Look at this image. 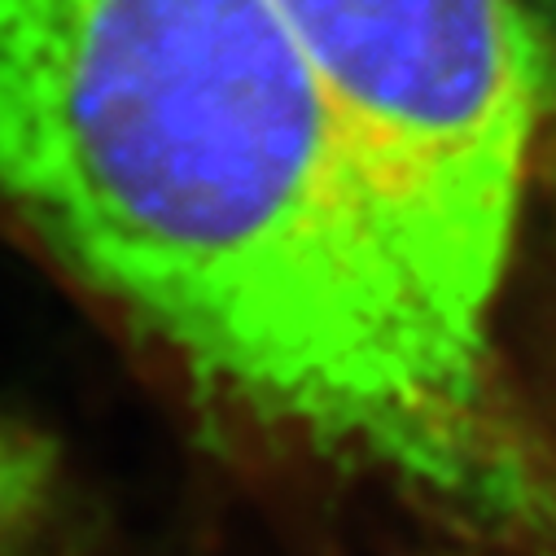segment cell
<instances>
[{"label":"cell","mask_w":556,"mask_h":556,"mask_svg":"<svg viewBox=\"0 0 556 556\" xmlns=\"http://www.w3.org/2000/svg\"><path fill=\"white\" fill-rule=\"evenodd\" d=\"M534 5L547 14V40H552V49H556V0H534Z\"/></svg>","instance_id":"cell-5"},{"label":"cell","mask_w":556,"mask_h":556,"mask_svg":"<svg viewBox=\"0 0 556 556\" xmlns=\"http://www.w3.org/2000/svg\"><path fill=\"white\" fill-rule=\"evenodd\" d=\"M407 556H465V552H452V547H447V552H443V547H426V552H407Z\"/></svg>","instance_id":"cell-6"},{"label":"cell","mask_w":556,"mask_h":556,"mask_svg":"<svg viewBox=\"0 0 556 556\" xmlns=\"http://www.w3.org/2000/svg\"><path fill=\"white\" fill-rule=\"evenodd\" d=\"M0 198L228 412L556 556L552 430L434 312L271 0H0Z\"/></svg>","instance_id":"cell-1"},{"label":"cell","mask_w":556,"mask_h":556,"mask_svg":"<svg viewBox=\"0 0 556 556\" xmlns=\"http://www.w3.org/2000/svg\"><path fill=\"white\" fill-rule=\"evenodd\" d=\"M0 556H88L53 439L0 412Z\"/></svg>","instance_id":"cell-3"},{"label":"cell","mask_w":556,"mask_h":556,"mask_svg":"<svg viewBox=\"0 0 556 556\" xmlns=\"http://www.w3.org/2000/svg\"><path fill=\"white\" fill-rule=\"evenodd\" d=\"M534 193L547 202V215H552V241H556V101H552V118H547V131H543V150H539ZM547 430H552V439H556V416L547 421Z\"/></svg>","instance_id":"cell-4"},{"label":"cell","mask_w":556,"mask_h":556,"mask_svg":"<svg viewBox=\"0 0 556 556\" xmlns=\"http://www.w3.org/2000/svg\"><path fill=\"white\" fill-rule=\"evenodd\" d=\"M386 193L407 258L478 355L517 258L556 49L521 0H271Z\"/></svg>","instance_id":"cell-2"}]
</instances>
